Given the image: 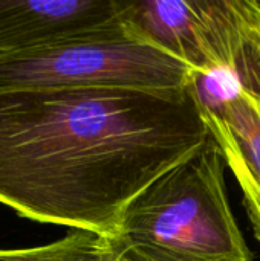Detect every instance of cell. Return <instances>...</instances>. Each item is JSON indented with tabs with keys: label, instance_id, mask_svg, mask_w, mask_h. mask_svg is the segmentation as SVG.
Listing matches in <instances>:
<instances>
[{
	"label": "cell",
	"instance_id": "1",
	"mask_svg": "<svg viewBox=\"0 0 260 261\" xmlns=\"http://www.w3.org/2000/svg\"><path fill=\"white\" fill-rule=\"evenodd\" d=\"M210 133L188 92H0V203L109 237L127 203Z\"/></svg>",
	"mask_w": 260,
	"mask_h": 261
},
{
	"label": "cell",
	"instance_id": "3",
	"mask_svg": "<svg viewBox=\"0 0 260 261\" xmlns=\"http://www.w3.org/2000/svg\"><path fill=\"white\" fill-rule=\"evenodd\" d=\"M192 69L120 23L0 57V92L121 87L187 90Z\"/></svg>",
	"mask_w": 260,
	"mask_h": 261
},
{
	"label": "cell",
	"instance_id": "5",
	"mask_svg": "<svg viewBox=\"0 0 260 261\" xmlns=\"http://www.w3.org/2000/svg\"><path fill=\"white\" fill-rule=\"evenodd\" d=\"M121 21V0H0V57Z\"/></svg>",
	"mask_w": 260,
	"mask_h": 261
},
{
	"label": "cell",
	"instance_id": "7",
	"mask_svg": "<svg viewBox=\"0 0 260 261\" xmlns=\"http://www.w3.org/2000/svg\"><path fill=\"white\" fill-rule=\"evenodd\" d=\"M0 261H110L104 237L87 231H70L48 245L3 249Z\"/></svg>",
	"mask_w": 260,
	"mask_h": 261
},
{
	"label": "cell",
	"instance_id": "8",
	"mask_svg": "<svg viewBox=\"0 0 260 261\" xmlns=\"http://www.w3.org/2000/svg\"><path fill=\"white\" fill-rule=\"evenodd\" d=\"M259 5H260V0H259Z\"/></svg>",
	"mask_w": 260,
	"mask_h": 261
},
{
	"label": "cell",
	"instance_id": "6",
	"mask_svg": "<svg viewBox=\"0 0 260 261\" xmlns=\"http://www.w3.org/2000/svg\"><path fill=\"white\" fill-rule=\"evenodd\" d=\"M199 113L242 191L248 220L260 243V98L238 95Z\"/></svg>",
	"mask_w": 260,
	"mask_h": 261
},
{
	"label": "cell",
	"instance_id": "4",
	"mask_svg": "<svg viewBox=\"0 0 260 261\" xmlns=\"http://www.w3.org/2000/svg\"><path fill=\"white\" fill-rule=\"evenodd\" d=\"M121 20L192 72H221L260 87L259 0H121Z\"/></svg>",
	"mask_w": 260,
	"mask_h": 261
},
{
	"label": "cell",
	"instance_id": "2",
	"mask_svg": "<svg viewBox=\"0 0 260 261\" xmlns=\"http://www.w3.org/2000/svg\"><path fill=\"white\" fill-rule=\"evenodd\" d=\"M225 161L211 136L123 210L104 239L110 261H253L233 214Z\"/></svg>",
	"mask_w": 260,
	"mask_h": 261
}]
</instances>
